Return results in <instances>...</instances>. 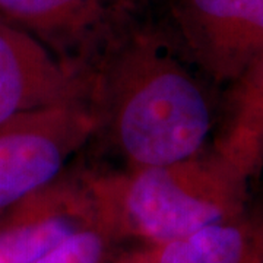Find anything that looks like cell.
<instances>
[{"mask_svg":"<svg viewBox=\"0 0 263 263\" xmlns=\"http://www.w3.org/2000/svg\"><path fill=\"white\" fill-rule=\"evenodd\" d=\"M120 25L101 43L103 56L82 65L98 129L129 168L195 155L212 127L205 91L160 32Z\"/></svg>","mask_w":263,"mask_h":263,"instance_id":"obj_1","label":"cell"},{"mask_svg":"<svg viewBox=\"0 0 263 263\" xmlns=\"http://www.w3.org/2000/svg\"><path fill=\"white\" fill-rule=\"evenodd\" d=\"M262 157L250 135L230 127L212 148L184 160L94 176L98 212L119 241L165 245L243 215Z\"/></svg>","mask_w":263,"mask_h":263,"instance_id":"obj_2","label":"cell"},{"mask_svg":"<svg viewBox=\"0 0 263 263\" xmlns=\"http://www.w3.org/2000/svg\"><path fill=\"white\" fill-rule=\"evenodd\" d=\"M98 127L89 103L53 107L0 126V218L60 179Z\"/></svg>","mask_w":263,"mask_h":263,"instance_id":"obj_3","label":"cell"},{"mask_svg":"<svg viewBox=\"0 0 263 263\" xmlns=\"http://www.w3.org/2000/svg\"><path fill=\"white\" fill-rule=\"evenodd\" d=\"M189 54L218 81H238L263 57V0H174Z\"/></svg>","mask_w":263,"mask_h":263,"instance_id":"obj_4","label":"cell"},{"mask_svg":"<svg viewBox=\"0 0 263 263\" xmlns=\"http://www.w3.org/2000/svg\"><path fill=\"white\" fill-rule=\"evenodd\" d=\"M76 103H89L84 69L54 57L37 38L0 18V126Z\"/></svg>","mask_w":263,"mask_h":263,"instance_id":"obj_5","label":"cell"},{"mask_svg":"<svg viewBox=\"0 0 263 263\" xmlns=\"http://www.w3.org/2000/svg\"><path fill=\"white\" fill-rule=\"evenodd\" d=\"M98 214L94 176H62L0 218V263H35Z\"/></svg>","mask_w":263,"mask_h":263,"instance_id":"obj_6","label":"cell"},{"mask_svg":"<svg viewBox=\"0 0 263 263\" xmlns=\"http://www.w3.org/2000/svg\"><path fill=\"white\" fill-rule=\"evenodd\" d=\"M124 0H0V18L53 50L94 53L124 19Z\"/></svg>","mask_w":263,"mask_h":263,"instance_id":"obj_7","label":"cell"},{"mask_svg":"<svg viewBox=\"0 0 263 263\" xmlns=\"http://www.w3.org/2000/svg\"><path fill=\"white\" fill-rule=\"evenodd\" d=\"M146 252L152 263H263V226L241 215Z\"/></svg>","mask_w":263,"mask_h":263,"instance_id":"obj_8","label":"cell"},{"mask_svg":"<svg viewBox=\"0 0 263 263\" xmlns=\"http://www.w3.org/2000/svg\"><path fill=\"white\" fill-rule=\"evenodd\" d=\"M117 237L100 212L35 263H110Z\"/></svg>","mask_w":263,"mask_h":263,"instance_id":"obj_9","label":"cell"},{"mask_svg":"<svg viewBox=\"0 0 263 263\" xmlns=\"http://www.w3.org/2000/svg\"><path fill=\"white\" fill-rule=\"evenodd\" d=\"M263 111V57L237 81L234 122H243Z\"/></svg>","mask_w":263,"mask_h":263,"instance_id":"obj_10","label":"cell"},{"mask_svg":"<svg viewBox=\"0 0 263 263\" xmlns=\"http://www.w3.org/2000/svg\"><path fill=\"white\" fill-rule=\"evenodd\" d=\"M233 127H237L240 130L249 133L259 145L263 154V111L257 113L247 120H243V122H233Z\"/></svg>","mask_w":263,"mask_h":263,"instance_id":"obj_11","label":"cell"},{"mask_svg":"<svg viewBox=\"0 0 263 263\" xmlns=\"http://www.w3.org/2000/svg\"><path fill=\"white\" fill-rule=\"evenodd\" d=\"M110 263H152L151 262L146 247H138L129 252H123L119 256H114Z\"/></svg>","mask_w":263,"mask_h":263,"instance_id":"obj_12","label":"cell"}]
</instances>
